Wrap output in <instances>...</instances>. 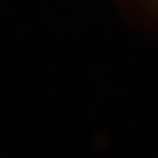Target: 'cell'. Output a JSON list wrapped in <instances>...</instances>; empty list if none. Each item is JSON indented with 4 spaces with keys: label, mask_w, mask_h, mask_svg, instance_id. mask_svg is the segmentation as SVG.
Returning <instances> with one entry per match:
<instances>
[{
    "label": "cell",
    "mask_w": 158,
    "mask_h": 158,
    "mask_svg": "<svg viewBox=\"0 0 158 158\" xmlns=\"http://www.w3.org/2000/svg\"><path fill=\"white\" fill-rule=\"evenodd\" d=\"M132 3H139V6H145V10H158V0H132Z\"/></svg>",
    "instance_id": "obj_1"
}]
</instances>
